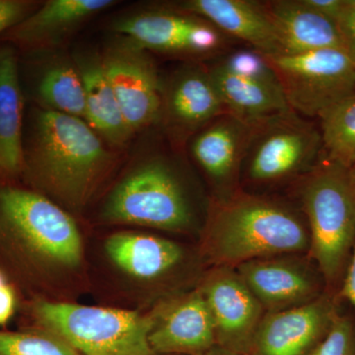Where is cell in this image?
<instances>
[{"instance_id": "1", "label": "cell", "mask_w": 355, "mask_h": 355, "mask_svg": "<svg viewBox=\"0 0 355 355\" xmlns=\"http://www.w3.org/2000/svg\"><path fill=\"white\" fill-rule=\"evenodd\" d=\"M308 226L282 203L243 191L223 196L205 227L203 250L214 266L309 252Z\"/></svg>"}, {"instance_id": "2", "label": "cell", "mask_w": 355, "mask_h": 355, "mask_svg": "<svg viewBox=\"0 0 355 355\" xmlns=\"http://www.w3.org/2000/svg\"><path fill=\"white\" fill-rule=\"evenodd\" d=\"M28 155L43 183L73 205L87 198L110 160L101 140L83 119L49 109L36 114Z\"/></svg>"}, {"instance_id": "3", "label": "cell", "mask_w": 355, "mask_h": 355, "mask_svg": "<svg viewBox=\"0 0 355 355\" xmlns=\"http://www.w3.org/2000/svg\"><path fill=\"white\" fill-rule=\"evenodd\" d=\"M309 253L329 286L343 277L355 246V182L352 170L326 159L301 189Z\"/></svg>"}, {"instance_id": "4", "label": "cell", "mask_w": 355, "mask_h": 355, "mask_svg": "<svg viewBox=\"0 0 355 355\" xmlns=\"http://www.w3.org/2000/svg\"><path fill=\"white\" fill-rule=\"evenodd\" d=\"M34 313L80 355H155L149 345L153 315L50 301L37 302Z\"/></svg>"}, {"instance_id": "5", "label": "cell", "mask_w": 355, "mask_h": 355, "mask_svg": "<svg viewBox=\"0 0 355 355\" xmlns=\"http://www.w3.org/2000/svg\"><path fill=\"white\" fill-rule=\"evenodd\" d=\"M0 222L21 246L42 260L69 268L83 260L76 222L39 193L15 188L0 191Z\"/></svg>"}, {"instance_id": "6", "label": "cell", "mask_w": 355, "mask_h": 355, "mask_svg": "<svg viewBox=\"0 0 355 355\" xmlns=\"http://www.w3.org/2000/svg\"><path fill=\"white\" fill-rule=\"evenodd\" d=\"M103 217L116 223L167 231L186 230L193 222L179 180L160 161L139 166L125 178L110 195Z\"/></svg>"}, {"instance_id": "7", "label": "cell", "mask_w": 355, "mask_h": 355, "mask_svg": "<svg viewBox=\"0 0 355 355\" xmlns=\"http://www.w3.org/2000/svg\"><path fill=\"white\" fill-rule=\"evenodd\" d=\"M266 58L293 112L319 116L355 94V65L343 49Z\"/></svg>"}, {"instance_id": "8", "label": "cell", "mask_w": 355, "mask_h": 355, "mask_svg": "<svg viewBox=\"0 0 355 355\" xmlns=\"http://www.w3.org/2000/svg\"><path fill=\"white\" fill-rule=\"evenodd\" d=\"M322 151L319 130L291 113L256 125L243 164L252 182L277 183L312 171Z\"/></svg>"}, {"instance_id": "9", "label": "cell", "mask_w": 355, "mask_h": 355, "mask_svg": "<svg viewBox=\"0 0 355 355\" xmlns=\"http://www.w3.org/2000/svg\"><path fill=\"white\" fill-rule=\"evenodd\" d=\"M214 319L218 349L245 355L266 312L235 268L214 266L200 288Z\"/></svg>"}, {"instance_id": "10", "label": "cell", "mask_w": 355, "mask_h": 355, "mask_svg": "<svg viewBox=\"0 0 355 355\" xmlns=\"http://www.w3.org/2000/svg\"><path fill=\"white\" fill-rule=\"evenodd\" d=\"M336 314L335 300L327 294L299 307L266 313L245 355H311Z\"/></svg>"}, {"instance_id": "11", "label": "cell", "mask_w": 355, "mask_h": 355, "mask_svg": "<svg viewBox=\"0 0 355 355\" xmlns=\"http://www.w3.org/2000/svg\"><path fill=\"white\" fill-rule=\"evenodd\" d=\"M235 270L266 313L299 307L323 294L316 272L300 254L258 259Z\"/></svg>"}, {"instance_id": "12", "label": "cell", "mask_w": 355, "mask_h": 355, "mask_svg": "<svg viewBox=\"0 0 355 355\" xmlns=\"http://www.w3.org/2000/svg\"><path fill=\"white\" fill-rule=\"evenodd\" d=\"M149 345L154 354H214L218 349L214 319L200 289L153 314Z\"/></svg>"}, {"instance_id": "13", "label": "cell", "mask_w": 355, "mask_h": 355, "mask_svg": "<svg viewBox=\"0 0 355 355\" xmlns=\"http://www.w3.org/2000/svg\"><path fill=\"white\" fill-rule=\"evenodd\" d=\"M102 64L130 132L155 121L161 108L160 88L148 58L137 51H119Z\"/></svg>"}, {"instance_id": "14", "label": "cell", "mask_w": 355, "mask_h": 355, "mask_svg": "<svg viewBox=\"0 0 355 355\" xmlns=\"http://www.w3.org/2000/svg\"><path fill=\"white\" fill-rule=\"evenodd\" d=\"M184 7L223 34L247 42L266 57L282 55L266 4L248 0H190L184 2Z\"/></svg>"}, {"instance_id": "15", "label": "cell", "mask_w": 355, "mask_h": 355, "mask_svg": "<svg viewBox=\"0 0 355 355\" xmlns=\"http://www.w3.org/2000/svg\"><path fill=\"white\" fill-rule=\"evenodd\" d=\"M256 125L225 113L196 137L191 147L196 160L221 188L230 186L237 176Z\"/></svg>"}, {"instance_id": "16", "label": "cell", "mask_w": 355, "mask_h": 355, "mask_svg": "<svg viewBox=\"0 0 355 355\" xmlns=\"http://www.w3.org/2000/svg\"><path fill=\"white\" fill-rule=\"evenodd\" d=\"M266 6L277 31L282 55H300L324 49L343 50L338 25L315 12L302 0H277Z\"/></svg>"}, {"instance_id": "17", "label": "cell", "mask_w": 355, "mask_h": 355, "mask_svg": "<svg viewBox=\"0 0 355 355\" xmlns=\"http://www.w3.org/2000/svg\"><path fill=\"white\" fill-rule=\"evenodd\" d=\"M114 265L135 279L154 280L165 277L183 261L179 244L142 233H116L105 244Z\"/></svg>"}, {"instance_id": "18", "label": "cell", "mask_w": 355, "mask_h": 355, "mask_svg": "<svg viewBox=\"0 0 355 355\" xmlns=\"http://www.w3.org/2000/svg\"><path fill=\"white\" fill-rule=\"evenodd\" d=\"M227 113L250 125L294 113L282 89L244 78L222 64L209 71Z\"/></svg>"}, {"instance_id": "19", "label": "cell", "mask_w": 355, "mask_h": 355, "mask_svg": "<svg viewBox=\"0 0 355 355\" xmlns=\"http://www.w3.org/2000/svg\"><path fill=\"white\" fill-rule=\"evenodd\" d=\"M23 98L17 58L12 49H0V166L19 171L24 160L22 146Z\"/></svg>"}, {"instance_id": "20", "label": "cell", "mask_w": 355, "mask_h": 355, "mask_svg": "<svg viewBox=\"0 0 355 355\" xmlns=\"http://www.w3.org/2000/svg\"><path fill=\"white\" fill-rule=\"evenodd\" d=\"M172 118L186 128H200L227 113L209 71H189L178 78L169 97Z\"/></svg>"}, {"instance_id": "21", "label": "cell", "mask_w": 355, "mask_h": 355, "mask_svg": "<svg viewBox=\"0 0 355 355\" xmlns=\"http://www.w3.org/2000/svg\"><path fill=\"white\" fill-rule=\"evenodd\" d=\"M79 73L85 90L88 125L113 144H123L132 132L123 119L102 62H85Z\"/></svg>"}, {"instance_id": "22", "label": "cell", "mask_w": 355, "mask_h": 355, "mask_svg": "<svg viewBox=\"0 0 355 355\" xmlns=\"http://www.w3.org/2000/svg\"><path fill=\"white\" fill-rule=\"evenodd\" d=\"M197 20L177 14L149 12L121 20L114 25V30L144 48L189 53V34Z\"/></svg>"}, {"instance_id": "23", "label": "cell", "mask_w": 355, "mask_h": 355, "mask_svg": "<svg viewBox=\"0 0 355 355\" xmlns=\"http://www.w3.org/2000/svg\"><path fill=\"white\" fill-rule=\"evenodd\" d=\"M116 3L112 0H51L15 26L13 37L34 43L62 33Z\"/></svg>"}, {"instance_id": "24", "label": "cell", "mask_w": 355, "mask_h": 355, "mask_svg": "<svg viewBox=\"0 0 355 355\" xmlns=\"http://www.w3.org/2000/svg\"><path fill=\"white\" fill-rule=\"evenodd\" d=\"M326 159L352 169L355 166V94L320 114Z\"/></svg>"}, {"instance_id": "25", "label": "cell", "mask_w": 355, "mask_h": 355, "mask_svg": "<svg viewBox=\"0 0 355 355\" xmlns=\"http://www.w3.org/2000/svg\"><path fill=\"white\" fill-rule=\"evenodd\" d=\"M38 93L49 110L76 118H86L85 90L80 73L70 65L51 67L42 76Z\"/></svg>"}, {"instance_id": "26", "label": "cell", "mask_w": 355, "mask_h": 355, "mask_svg": "<svg viewBox=\"0 0 355 355\" xmlns=\"http://www.w3.org/2000/svg\"><path fill=\"white\" fill-rule=\"evenodd\" d=\"M0 355H80L50 331H0Z\"/></svg>"}, {"instance_id": "27", "label": "cell", "mask_w": 355, "mask_h": 355, "mask_svg": "<svg viewBox=\"0 0 355 355\" xmlns=\"http://www.w3.org/2000/svg\"><path fill=\"white\" fill-rule=\"evenodd\" d=\"M220 64L236 76L282 89L277 74L268 58L258 51H235Z\"/></svg>"}, {"instance_id": "28", "label": "cell", "mask_w": 355, "mask_h": 355, "mask_svg": "<svg viewBox=\"0 0 355 355\" xmlns=\"http://www.w3.org/2000/svg\"><path fill=\"white\" fill-rule=\"evenodd\" d=\"M311 355H355V331L349 318L338 313L330 330Z\"/></svg>"}, {"instance_id": "29", "label": "cell", "mask_w": 355, "mask_h": 355, "mask_svg": "<svg viewBox=\"0 0 355 355\" xmlns=\"http://www.w3.org/2000/svg\"><path fill=\"white\" fill-rule=\"evenodd\" d=\"M345 7L336 25L342 36L343 50L355 65V3L345 0Z\"/></svg>"}, {"instance_id": "30", "label": "cell", "mask_w": 355, "mask_h": 355, "mask_svg": "<svg viewBox=\"0 0 355 355\" xmlns=\"http://www.w3.org/2000/svg\"><path fill=\"white\" fill-rule=\"evenodd\" d=\"M29 7V2L0 0V33L19 24L27 18Z\"/></svg>"}, {"instance_id": "31", "label": "cell", "mask_w": 355, "mask_h": 355, "mask_svg": "<svg viewBox=\"0 0 355 355\" xmlns=\"http://www.w3.org/2000/svg\"><path fill=\"white\" fill-rule=\"evenodd\" d=\"M302 1L315 12L321 14L336 24L345 7V0H302Z\"/></svg>"}, {"instance_id": "32", "label": "cell", "mask_w": 355, "mask_h": 355, "mask_svg": "<svg viewBox=\"0 0 355 355\" xmlns=\"http://www.w3.org/2000/svg\"><path fill=\"white\" fill-rule=\"evenodd\" d=\"M15 305V293L7 284L0 288V326H4L13 316Z\"/></svg>"}, {"instance_id": "33", "label": "cell", "mask_w": 355, "mask_h": 355, "mask_svg": "<svg viewBox=\"0 0 355 355\" xmlns=\"http://www.w3.org/2000/svg\"><path fill=\"white\" fill-rule=\"evenodd\" d=\"M340 296L349 300L355 307V246L343 277Z\"/></svg>"}, {"instance_id": "34", "label": "cell", "mask_w": 355, "mask_h": 355, "mask_svg": "<svg viewBox=\"0 0 355 355\" xmlns=\"http://www.w3.org/2000/svg\"><path fill=\"white\" fill-rule=\"evenodd\" d=\"M7 282L6 279V277H4L3 273L0 272V288L1 287H3L4 286H6Z\"/></svg>"}, {"instance_id": "35", "label": "cell", "mask_w": 355, "mask_h": 355, "mask_svg": "<svg viewBox=\"0 0 355 355\" xmlns=\"http://www.w3.org/2000/svg\"><path fill=\"white\" fill-rule=\"evenodd\" d=\"M219 352H220V355H236L233 354H230V352H224V350H222L219 349Z\"/></svg>"}, {"instance_id": "36", "label": "cell", "mask_w": 355, "mask_h": 355, "mask_svg": "<svg viewBox=\"0 0 355 355\" xmlns=\"http://www.w3.org/2000/svg\"><path fill=\"white\" fill-rule=\"evenodd\" d=\"M352 176H354V182H355V166L354 168H352Z\"/></svg>"}, {"instance_id": "37", "label": "cell", "mask_w": 355, "mask_h": 355, "mask_svg": "<svg viewBox=\"0 0 355 355\" xmlns=\"http://www.w3.org/2000/svg\"><path fill=\"white\" fill-rule=\"evenodd\" d=\"M352 1H354V3H355V0H352Z\"/></svg>"}, {"instance_id": "38", "label": "cell", "mask_w": 355, "mask_h": 355, "mask_svg": "<svg viewBox=\"0 0 355 355\" xmlns=\"http://www.w3.org/2000/svg\"><path fill=\"white\" fill-rule=\"evenodd\" d=\"M0 169H1V166H0Z\"/></svg>"}]
</instances>
